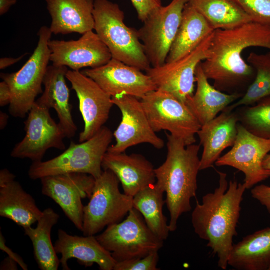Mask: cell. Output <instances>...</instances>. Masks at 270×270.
Segmentation results:
<instances>
[{"instance_id":"6da1fadb","label":"cell","mask_w":270,"mask_h":270,"mask_svg":"<svg viewBox=\"0 0 270 270\" xmlns=\"http://www.w3.org/2000/svg\"><path fill=\"white\" fill-rule=\"evenodd\" d=\"M253 46L270 50V26L250 22L234 28L214 30L208 55L201 66L216 88L244 95L254 80L256 71L242 54Z\"/></svg>"},{"instance_id":"7a4b0ae2","label":"cell","mask_w":270,"mask_h":270,"mask_svg":"<svg viewBox=\"0 0 270 270\" xmlns=\"http://www.w3.org/2000/svg\"><path fill=\"white\" fill-rule=\"evenodd\" d=\"M217 172L218 187L204 196L202 203L197 201L192 223L194 232L207 242V246L217 256L218 267L224 270L228 266L234 238L237 235L241 204L246 189L236 180L228 183L226 173Z\"/></svg>"},{"instance_id":"3957f363","label":"cell","mask_w":270,"mask_h":270,"mask_svg":"<svg viewBox=\"0 0 270 270\" xmlns=\"http://www.w3.org/2000/svg\"><path fill=\"white\" fill-rule=\"evenodd\" d=\"M168 154L164 164L155 168L156 184L166 194V204L170 214V232L177 229L180 216L192 210L196 197L200 170V146H186L181 139L166 133Z\"/></svg>"},{"instance_id":"277c9868","label":"cell","mask_w":270,"mask_h":270,"mask_svg":"<svg viewBox=\"0 0 270 270\" xmlns=\"http://www.w3.org/2000/svg\"><path fill=\"white\" fill-rule=\"evenodd\" d=\"M94 30L110 50L112 58L142 71L152 66L138 30L128 27L119 6L108 0H94Z\"/></svg>"},{"instance_id":"5b68a950","label":"cell","mask_w":270,"mask_h":270,"mask_svg":"<svg viewBox=\"0 0 270 270\" xmlns=\"http://www.w3.org/2000/svg\"><path fill=\"white\" fill-rule=\"evenodd\" d=\"M114 134L104 126L90 139L69 147L58 156L47 161L32 162L28 172L32 180L67 173H84L95 179L103 172L102 162L112 140Z\"/></svg>"},{"instance_id":"8992f818","label":"cell","mask_w":270,"mask_h":270,"mask_svg":"<svg viewBox=\"0 0 270 270\" xmlns=\"http://www.w3.org/2000/svg\"><path fill=\"white\" fill-rule=\"evenodd\" d=\"M52 34L50 28L41 27L38 34L37 46L22 68L12 74H0L1 78L10 89L12 101L8 110L13 117L24 118L37 96L43 92L42 84L50 61L48 42Z\"/></svg>"},{"instance_id":"52a82bcc","label":"cell","mask_w":270,"mask_h":270,"mask_svg":"<svg viewBox=\"0 0 270 270\" xmlns=\"http://www.w3.org/2000/svg\"><path fill=\"white\" fill-rule=\"evenodd\" d=\"M120 182L110 170H104L96 179L90 202L84 207V236H95L106 227L120 222L134 208V197L120 192Z\"/></svg>"},{"instance_id":"ba28073f","label":"cell","mask_w":270,"mask_h":270,"mask_svg":"<svg viewBox=\"0 0 270 270\" xmlns=\"http://www.w3.org/2000/svg\"><path fill=\"white\" fill-rule=\"evenodd\" d=\"M96 237L116 262L144 257L158 252L164 244V241L152 232L142 214L134 208L126 220L108 226Z\"/></svg>"},{"instance_id":"9c48e42d","label":"cell","mask_w":270,"mask_h":270,"mask_svg":"<svg viewBox=\"0 0 270 270\" xmlns=\"http://www.w3.org/2000/svg\"><path fill=\"white\" fill-rule=\"evenodd\" d=\"M140 100L156 132L168 131L186 146L196 142L195 136L202 125L186 103L160 89L148 93Z\"/></svg>"},{"instance_id":"30bf717a","label":"cell","mask_w":270,"mask_h":270,"mask_svg":"<svg viewBox=\"0 0 270 270\" xmlns=\"http://www.w3.org/2000/svg\"><path fill=\"white\" fill-rule=\"evenodd\" d=\"M190 0H172L154 10L138 30L152 67L164 65L179 28L184 9Z\"/></svg>"},{"instance_id":"8fae6325","label":"cell","mask_w":270,"mask_h":270,"mask_svg":"<svg viewBox=\"0 0 270 270\" xmlns=\"http://www.w3.org/2000/svg\"><path fill=\"white\" fill-rule=\"evenodd\" d=\"M26 135L16 144L10 156L16 158H28L32 162L42 161L46 151L52 148L66 149L65 134L52 118L50 110L34 102L24 122Z\"/></svg>"},{"instance_id":"7c38bea8","label":"cell","mask_w":270,"mask_h":270,"mask_svg":"<svg viewBox=\"0 0 270 270\" xmlns=\"http://www.w3.org/2000/svg\"><path fill=\"white\" fill-rule=\"evenodd\" d=\"M270 152V139L258 137L238 124V134L232 148L216 162L218 166H228L243 172L246 190L270 178L263 162Z\"/></svg>"},{"instance_id":"4fadbf2b","label":"cell","mask_w":270,"mask_h":270,"mask_svg":"<svg viewBox=\"0 0 270 270\" xmlns=\"http://www.w3.org/2000/svg\"><path fill=\"white\" fill-rule=\"evenodd\" d=\"M112 100L120 110L122 118L114 133L116 144L110 146L108 152H125L128 148L141 144H149L157 149L164 147V140L152 129L138 98L120 94L112 97Z\"/></svg>"},{"instance_id":"5bb4252c","label":"cell","mask_w":270,"mask_h":270,"mask_svg":"<svg viewBox=\"0 0 270 270\" xmlns=\"http://www.w3.org/2000/svg\"><path fill=\"white\" fill-rule=\"evenodd\" d=\"M40 180L42 194L54 201L82 232L84 207L82 200L90 198L94 178L84 173H67L44 177Z\"/></svg>"},{"instance_id":"9a60e30c","label":"cell","mask_w":270,"mask_h":270,"mask_svg":"<svg viewBox=\"0 0 270 270\" xmlns=\"http://www.w3.org/2000/svg\"><path fill=\"white\" fill-rule=\"evenodd\" d=\"M214 32L194 51L181 59L165 63L159 67H151L146 71L158 89L167 92L186 102L194 94L196 70L208 55Z\"/></svg>"},{"instance_id":"2e32d148","label":"cell","mask_w":270,"mask_h":270,"mask_svg":"<svg viewBox=\"0 0 270 270\" xmlns=\"http://www.w3.org/2000/svg\"><path fill=\"white\" fill-rule=\"evenodd\" d=\"M66 78L79 100V108L84 122L79 142H84L93 137L104 126L114 104L111 96L81 72L68 70Z\"/></svg>"},{"instance_id":"e0dca14e","label":"cell","mask_w":270,"mask_h":270,"mask_svg":"<svg viewBox=\"0 0 270 270\" xmlns=\"http://www.w3.org/2000/svg\"><path fill=\"white\" fill-rule=\"evenodd\" d=\"M81 72L93 80L112 98L126 94L140 100L158 89L146 74L114 58L102 66Z\"/></svg>"},{"instance_id":"ac0fdd59","label":"cell","mask_w":270,"mask_h":270,"mask_svg":"<svg viewBox=\"0 0 270 270\" xmlns=\"http://www.w3.org/2000/svg\"><path fill=\"white\" fill-rule=\"evenodd\" d=\"M48 46L52 64L69 67L74 71L100 67L112 58L106 46L93 30L77 40H50Z\"/></svg>"},{"instance_id":"d6986e66","label":"cell","mask_w":270,"mask_h":270,"mask_svg":"<svg viewBox=\"0 0 270 270\" xmlns=\"http://www.w3.org/2000/svg\"><path fill=\"white\" fill-rule=\"evenodd\" d=\"M102 168L103 170L112 172L121 183L124 193L132 197L156 181L154 166L140 154L107 152L102 160Z\"/></svg>"},{"instance_id":"ffe728a7","label":"cell","mask_w":270,"mask_h":270,"mask_svg":"<svg viewBox=\"0 0 270 270\" xmlns=\"http://www.w3.org/2000/svg\"><path fill=\"white\" fill-rule=\"evenodd\" d=\"M58 236L54 247L56 254L62 255L60 260L63 270H70L68 262L74 258L86 267L96 264L101 270H114L116 261L94 236H72L60 229Z\"/></svg>"},{"instance_id":"44dd1931","label":"cell","mask_w":270,"mask_h":270,"mask_svg":"<svg viewBox=\"0 0 270 270\" xmlns=\"http://www.w3.org/2000/svg\"><path fill=\"white\" fill-rule=\"evenodd\" d=\"M238 114L234 110H225L214 119L202 125L197 133L203 152L200 170L213 167L222 152L232 146L238 134Z\"/></svg>"},{"instance_id":"7402d4cb","label":"cell","mask_w":270,"mask_h":270,"mask_svg":"<svg viewBox=\"0 0 270 270\" xmlns=\"http://www.w3.org/2000/svg\"><path fill=\"white\" fill-rule=\"evenodd\" d=\"M68 70L66 66H48L43 80L44 90L36 102L56 111L66 138H70L76 135L78 128L72 117L70 90L66 81Z\"/></svg>"},{"instance_id":"603a6c76","label":"cell","mask_w":270,"mask_h":270,"mask_svg":"<svg viewBox=\"0 0 270 270\" xmlns=\"http://www.w3.org/2000/svg\"><path fill=\"white\" fill-rule=\"evenodd\" d=\"M52 18L50 28L56 35L84 34L94 30V0H46Z\"/></svg>"},{"instance_id":"cb8c5ba5","label":"cell","mask_w":270,"mask_h":270,"mask_svg":"<svg viewBox=\"0 0 270 270\" xmlns=\"http://www.w3.org/2000/svg\"><path fill=\"white\" fill-rule=\"evenodd\" d=\"M195 76L197 84L196 93L188 99L186 104L202 126L214 119L220 112L243 96L226 94L212 86L203 71L201 62L196 67Z\"/></svg>"},{"instance_id":"d4e9b609","label":"cell","mask_w":270,"mask_h":270,"mask_svg":"<svg viewBox=\"0 0 270 270\" xmlns=\"http://www.w3.org/2000/svg\"><path fill=\"white\" fill-rule=\"evenodd\" d=\"M214 30L188 2L184 9L181 22L166 63L174 62L190 54Z\"/></svg>"},{"instance_id":"484cf974","label":"cell","mask_w":270,"mask_h":270,"mask_svg":"<svg viewBox=\"0 0 270 270\" xmlns=\"http://www.w3.org/2000/svg\"><path fill=\"white\" fill-rule=\"evenodd\" d=\"M228 265L238 270H270V228L247 236L234 244Z\"/></svg>"},{"instance_id":"4316f807","label":"cell","mask_w":270,"mask_h":270,"mask_svg":"<svg viewBox=\"0 0 270 270\" xmlns=\"http://www.w3.org/2000/svg\"><path fill=\"white\" fill-rule=\"evenodd\" d=\"M32 196L15 180L0 186V216L24 229L38 222L42 214Z\"/></svg>"},{"instance_id":"83f0119b","label":"cell","mask_w":270,"mask_h":270,"mask_svg":"<svg viewBox=\"0 0 270 270\" xmlns=\"http://www.w3.org/2000/svg\"><path fill=\"white\" fill-rule=\"evenodd\" d=\"M42 212L36 227L24 228V234L32 242L38 268L41 270H57L60 263L52 242L51 232L58 222L60 215L50 208Z\"/></svg>"},{"instance_id":"f1b7e54d","label":"cell","mask_w":270,"mask_h":270,"mask_svg":"<svg viewBox=\"0 0 270 270\" xmlns=\"http://www.w3.org/2000/svg\"><path fill=\"white\" fill-rule=\"evenodd\" d=\"M214 30H230L252 22L234 0H190Z\"/></svg>"},{"instance_id":"f546056e","label":"cell","mask_w":270,"mask_h":270,"mask_svg":"<svg viewBox=\"0 0 270 270\" xmlns=\"http://www.w3.org/2000/svg\"><path fill=\"white\" fill-rule=\"evenodd\" d=\"M164 193L155 183L139 192L133 200L134 208L142 214L152 232L163 241L168 238L170 232L167 218L163 213L166 204Z\"/></svg>"},{"instance_id":"4dcf8cb0","label":"cell","mask_w":270,"mask_h":270,"mask_svg":"<svg viewBox=\"0 0 270 270\" xmlns=\"http://www.w3.org/2000/svg\"><path fill=\"white\" fill-rule=\"evenodd\" d=\"M247 60L256 71L254 80L242 97L225 110L232 111L240 106L252 105L270 96V52L265 54L252 52Z\"/></svg>"},{"instance_id":"1f68e13d","label":"cell","mask_w":270,"mask_h":270,"mask_svg":"<svg viewBox=\"0 0 270 270\" xmlns=\"http://www.w3.org/2000/svg\"><path fill=\"white\" fill-rule=\"evenodd\" d=\"M240 123L254 135L270 139V96L253 106H242L234 110Z\"/></svg>"},{"instance_id":"d6a6232c","label":"cell","mask_w":270,"mask_h":270,"mask_svg":"<svg viewBox=\"0 0 270 270\" xmlns=\"http://www.w3.org/2000/svg\"><path fill=\"white\" fill-rule=\"evenodd\" d=\"M253 22L270 26V0H234Z\"/></svg>"},{"instance_id":"836d02e7","label":"cell","mask_w":270,"mask_h":270,"mask_svg":"<svg viewBox=\"0 0 270 270\" xmlns=\"http://www.w3.org/2000/svg\"><path fill=\"white\" fill-rule=\"evenodd\" d=\"M158 261V252H154L143 258L116 262L114 270H156Z\"/></svg>"},{"instance_id":"e575fe53","label":"cell","mask_w":270,"mask_h":270,"mask_svg":"<svg viewBox=\"0 0 270 270\" xmlns=\"http://www.w3.org/2000/svg\"><path fill=\"white\" fill-rule=\"evenodd\" d=\"M135 8L138 18L144 22L156 9L162 6L161 0H130Z\"/></svg>"},{"instance_id":"d590c367","label":"cell","mask_w":270,"mask_h":270,"mask_svg":"<svg viewBox=\"0 0 270 270\" xmlns=\"http://www.w3.org/2000/svg\"><path fill=\"white\" fill-rule=\"evenodd\" d=\"M251 194L270 213V186L264 184L257 186L252 189Z\"/></svg>"},{"instance_id":"8d00e7d4","label":"cell","mask_w":270,"mask_h":270,"mask_svg":"<svg viewBox=\"0 0 270 270\" xmlns=\"http://www.w3.org/2000/svg\"><path fill=\"white\" fill-rule=\"evenodd\" d=\"M0 249L6 253L8 257L16 261L23 270H28V265L24 262L23 258L6 246V240L1 230L0 231Z\"/></svg>"},{"instance_id":"74e56055","label":"cell","mask_w":270,"mask_h":270,"mask_svg":"<svg viewBox=\"0 0 270 270\" xmlns=\"http://www.w3.org/2000/svg\"><path fill=\"white\" fill-rule=\"evenodd\" d=\"M12 101V93L8 84L4 81L0 82V106L10 104Z\"/></svg>"},{"instance_id":"f35d334b","label":"cell","mask_w":270,"mask_h":270,"mask_svg":"<svg viewBox=\"0 0 270 270\" xmlns=\"http://www.w3.org/2000/svg\"><path fill=\"white\" fill-rule=\"evenodd\" d=\"M16 176L6 168L0 171V186H4L15 180Z\"/></svg>"},{"instance_id":"ab89813d","label":"cell","mask_w":270,"mask_h":270,"mask_svg":"<svg viewBox=\"0 0 270 270\" xmlns=\"http://www.w3.org/2000/svg\"><path fill=\"white\" fill-rule=\"evenodd\" d=\"M27 54L17 58H3L0 59V69L4 70L20 61Z\"/></svg>"},{"instance_id":"60d3db41","label":"cell","mask_w":270,"mask_h":270,"mask_svg":"<svg viewBox=\"0 0 270 270\" xmlns=\"http://www.w3.org/2000/svg\"><path fill=\"white\" fill-rule=\"evenodd\" d=\"M18 264L14 260L8 256L1 263L0 270H17Z\"/></svg>"},{"instance_id":"b9f144b4","label":"cell","mask_w":270,"mask_h":270,"mask_svg":"<svg viewBox=\"0 0 270 270\" xmlns=\"http://www.w3.org/2000/svg\"><path fill=\"white\" fill-rule=\"evenodd\" d=\"M16 2V0H0V16L6 14Z\"/></svg>"},{"instance_id":"7bdbcfd3","label":"cell","mask_w":270,"mask_h":270,"mask_svg":"<svg viewBox=\"0 0 270 270\" xmlns=\"http://www.w3.org/2000/svg\"><path fill=\"white\" fill-rule=\"evenodd\" d=\"M8 116L5 112L0 111V129L3 130L6 128L7 126Z\"/></svg>"},{"instance_id":"ee69618b","label":"cell","mask_w":270,"mask_h":270,"mask_svg":"<svg viewBox=\"0 0 270 270\" xmlns=\"http://www.w3.org/2000/svg\"><path fill=\"white\" fill-rule=\"evenodd\" d=\"M263 166L265 169L270 170V154H268L265 157L263 162Z\"/></svg>"}]
</instances>
